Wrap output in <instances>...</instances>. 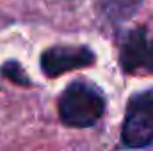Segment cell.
<instances>
[{"label":"cell","mask_w":153,"mask_h":151,"mask_svg":"<svg viewBox=\"0 0 153 151\" xmlns=\"http://www.w3.org/2000/svg\"><path fill=\"white\" fill-rule=\"evenodd\" d=\"M103 110L105 100L102 91L85 80L70 84L59 98V117L66 126H93L103 115Z\"/></svg>","instance_id":"1"},{"label":"cell","mask_w":153,"mask_h":151,"mask_svg":"<svg viewBox=\"0 0 153 151\" xmlns=\"http://www.w3.org/2000/svg\"><path fill=\"white\" fill-rule=\"evenodd\" d=\"M96 57L87 46H73V44H57L48 48L41 55L43 73L50 78L61 76L62 73L87 68L94 64Z\"/></svg>","instance_id":"4"},{"label":"cell","mask_w":153,"mask_h":151,"mask_svg":"<svg viewBox=\"0 0 153 151\" xmlns=\"http://www.w3.org/2000/svg\"><path fill=\"white\" fill-rule=\"evenodd\" d=\"M0 73L5 76V78H9L11 82H14V84H20V85H32V82H30V78L27 76V73L23 71V68L18 64V62H5L2 68H0Z\"/></svg>","instance_id":"6"},{"label":"cell","mask_w":153,"mask_h":151,"mask_svg":"<svg viewBox=\"0 0 153 151\" xmlns=\"http://www.w3.org/2000/svg\"><path fill=\"white\" fill-rule=\"evenodd\" d=\"M119 64L125 73H153V38L146 29H134L121 38Z\"/></svg>","instance_id":"3"},{"label":"cell","mask_w":153,"mask_h":151,"mask_svg":"<svg viewBox=\"0 0 153 151\" xmlns=\"http://www.w3.org/2000/svg\"><path fill=\"white\" fill-rule=\"evenodd\" d=\"M141 0H103V11L109 18H128Z\"/></svg>","instance_id":"5"},{"label":"cell","mask_w":153,"mask_h":151,"mask_svg":"<svg viewBox=\"0 0 153 151\" xmlns=\"http://www.w3.org/2000/svg\"><path fill=\"white\" fill-rule=\"evenodd\" d=\"M121 141L126 148H146L153 144V89L137 93L128 100Z\"/></svg>","instance_id":"2"}]
</instances>
